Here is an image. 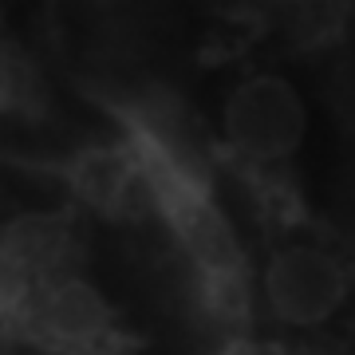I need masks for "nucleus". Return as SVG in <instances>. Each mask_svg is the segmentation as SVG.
Segmentation results:
<instances>
[{"instance_id":"obj_1","label":"nucleus","mask_w":355,"mask_h":355,"mask_svg":"<svg viewBox=\"0 0 355 355\" xmlns=\"http://www.w3.org/2000/svg\"><path fill=\"white\" fill-rule=\"evenodd\" d=\"M241 300L205 217L139 139L0 154V355H237Z\"/></svg>"},{"instance_id":"obj_2","label":"nucleus","mask_w":355,"mask_h":355,"mask_svg":"<svg viewBox=\"0 0 355 355\" xmlns=\"http://www.w3.org/2000/svg\"><path fill=\"white\" fill-rule=\"evenodd\" d=\"M67 0H0V154L87 158L135 142L79 79L64 32Z\"/></svg>"},{"instance_id":"obj_3","label":"nucleus","mask_w":355,"mask_h":355,"mask_svg":"<svg viewBox=\"0 0 355 355\" xmlns=\"http://www.w3.org/2000/svg\"><path fill=\"white\" fill-rule=\"evenodd\" d=\"M300 44H336L355 20V0H198Z\"/></svg>"},{"instance_id":"obj_4","label":"nucleus","mask_w":355,"mask_h":355,"mask_svg":"<svg viewBox=\"0 0 355 355\" xmlns=\"http://www.w3.org/2000/svg\"><path fill=\"white\" fill-rule=\"evenodd\" d=\"M237 355H249V352H245V347H241V352H237Z\"/></svg>"}]
</instances>
